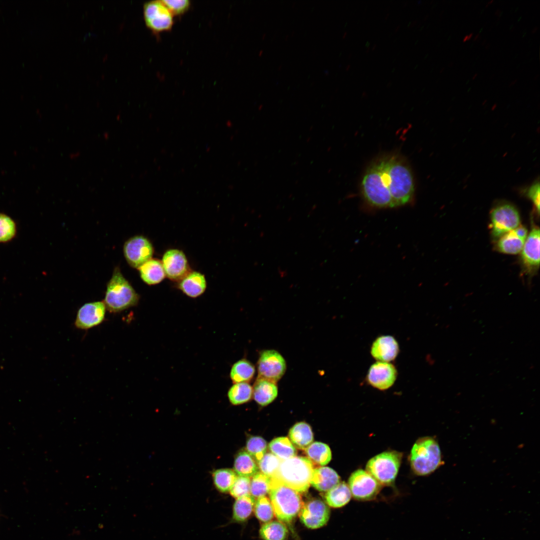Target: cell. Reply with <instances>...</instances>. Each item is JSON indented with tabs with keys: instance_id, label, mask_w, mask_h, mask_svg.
<instances>
[{
	"instance_id": "cell-1",
	"label": "cell",
	"mask_w": 540,
	"mask_h": 540,
	"mask_svg": "<svg viewBox=\"0 0 540 540\" xmlns=\"http://www.w3.org/2000/svg\"><path fill=\"white\" fill-rule=\"evenodd\" d=\"M380 160L385 184L392 200L394 207L409 203L414 192V184L410 168L396 156Z\"/></svg>"
},
{
	"instance_id": "cell-2",
	"label": "cell",
	"mask_w": 540,
	"mask_h": 540,
	"mask_svg": "<svg viewBox=\"0 0 540 540\" xmlns=\"http://www.w3.org/2000/svg\"><path fill=\"white\" fill-rule=\"evenodd\" d=\"M269 494L275 516L290 526L304 504L300 492L270 478Z\"/></svg>"
},
{
	"instance_id": "cell-3",
	"label": "cell",
	"mask_w": 540,
	"mask_h": 540,
	"mask_svg": "<svg viewBox=\"0 0 540 540\" xmlns=\"http://www.w3.org/2000/svg\"><path fill=\"white\" fill-rule=\"evenodd\" d=\"M314 469L308 458L295 456L282 460L271 478L298 492H304L310 486Z\"/></svg>"
},
{
	"instance_id": "cell-4",
	"label": "cell",
	"mask_w": 540,
	"mask_h": 540,
	"mask_svg": "<svg viewBox=\"0 0 540 540\" xmlns=\"http://www.w3.org/2000/svg\"><path fill=\"white\" fill-rule=\"evenodd\" d=\"M140 296L124 276L118 267L114 268L108 281L104 302L110 312L117 313L136 306Z\"/></svg>"
},
{
	"instance_id": "cell-5",
	"label": "cell",
	"mask_w": 540,
	"mask_h": 540,
	"mask_svg": "<svg viewBox=\"0 0 540 540\" xmlns=\"http://www.w3.org/2000/svg\"><path fill=\"white\" fill-rule=\"evenodd\" d=\"M410 462L412 471L418 476H426L434 472L442 464L437 441L430 436L418 438L411 450Z\"/></svg>"
},
{
	"instance_id": "cell-6",
	"label": "cell",
	"mask_w": 540,
	"mask_h": 540,
	"mask_svg": "<svg viewBox=\"0 0 540 540\" xmlns=\"http://www.w3.org/2000/svg\"><path fill=\"white\" fill-rule=\"evenodd\" d=\"M365 201L376 208H394L392 198L384 181L380 160L366 170L361 184Z\"/></svg>"
},
{
	"instance_id": "cell-7",
	"label": "cell",
	"mask_w": 540,
	"mask_h": 540,
	"mask_svg": "<svg viewBox=\"0 0 540 540\" xmlns=\"http://www.w3.org/2000/svg\"><path fill=\"white\" fill-rule=\"evenodd\" d=\"M402 454L396 451H386L371 458L366 469L381 485H392L397 476L400 466Z\"/></svg>"
},
{
	"instance_id": "cell-8",
	"label": "cell",
	"mask_w": 540,
	"mask_h": 540,
	"mask_svg": "<svg viewBox=\"0 0 540 540\" xmlns=\"http://www.w3.org/2000/svg\"><path fill=\"white\" fill-rule=\"evenodd\" d=\"M490 221L492 235L497 238L520 225L518 210L509 204H500L494 208L490 212Z\"/></svg>"
},
{
	"instance_id": "cell-9",
	"label": "cell",
	"mask_w": 540,
	"mask_h": 540,
	"mask_svg": "<svg viewBox=\"0 0 540 540\" xmlns=\"http://www.w3.org/2000/svg\"><path fill=\"white\" fill-rule=\"evenodd\" d=\"M381 486L369 472L362 469L354 472L348 480L352 496L358 500L374 498L380 492Z\"/></svg>"
},
{
	"instance_id": "cell-10",
	"label": "cell",
	"mask_w": 540,
	"mask_h": 540,
	"mask_svg": "<svg viewBox=\"0 0 540 540\" xmlns=\"http://www.w3.org/2000/svg\"><path fill=\"white\" fill-rule=\"evenodd\" d=\"M143 14L146 25L154 32L168 30L173 26V16L160 0L145 2Z\"/></svg>"
},
{
	"instance_id": "cell-11",
	"label": "cell",
	"mask_w": 540,
	"mask_h": 540,
	"mask_svg": "<svg viewBox=\"0 0 540 540\" xmlns=\"http://www.w3.org/2000/svg\"><path fill=\"white\" fill-rule=\"evenodd\" d=\"M258 376L276 382L284 375L286 364L282 356L274 350L262 351L257 363Z\"/></svg>"
},
{
	"instance_id": "cell-12",
	"label": "cell",
	"mask_w": 540,
	"mask_h": 540,
	"mask_svg": "<svg viewBox=\"0 0 540 540\" xmlns=\"http://www.w3.org/2000/svg\"><path fill=\"white\" fill-rule=\"evenodd\" d=\"M154 248L150 242L142 236L130 238L124 245V254L128 264L138 268L152 258Z\"/></svg>"
},
{
	"instance_id": "cell-13",
	"label": "cell",
	"mask_w": 540,
	"mask_h": 540,
	"mask_svg": "<svg viewBox=\"0 0 540 540\" xmlns=\"http://www.w3.org/2000/svg\"><path fill=\"white\" fill-rule=\"evenodd\" d=\"M298 515L306 527L316 529L328 522L330 517V509L322 500L314 498L304 504Z\"/></svg>"
},
{
	"instance_id": "cell-14",
	"label": "cell",
	"mask_w": 540,
	"mask_h": 540,
	"mask_svg": "<svg viewBox=\"0 0 540 540\" xmlns=\"http://www.w3.org/2000/svg\"><path fill=\"white\" fill-rule=\"evenodd\" d=\"M106 310L104 302L102 301L83 304L77 312L75 326L86 330L100 324L104 320Z\"/></svg>"
},
{
	"instance_id": "cell-15",
	"label": "cell",
	"mask_w": 540,
	"mask_h": 540,
	"mask_svg": "<svg viewBox=\"0 0 540 540\" xmlns=\"http://www.w3.org/2000/svg\"><path fill=\"white\" fill-rule=\"evenodd\" d=\"M396 377L397 370L393 364L378 361L370 366L366 378L370 384L383 390L390 388Z\"/></svg>"
},
{
	"instance_id": "cell-16",
	"label": "cell",
	"mask_w": 540,
	"mask_h": 540,
	"mask_svg": "<svg viewBox=\"0 0 540 540\" xmlns=\"http://www.w3.org/2000/svg\"><path fill=\"white\" fill-rule=\"evenodd\" d=\"M162 263L165 274L172 280H180L188 273L186 258L180 250L170 249L166 251Z\"/></svg>"
},
{
	"instance_id": "cell-17",
	"label": "cell",
	"mask_w": 540,
	"mask_h": 540,
	"mask_svg": "<svg viewBox=\"0 0 540 540\" xmlns=\"http://www.w3.org/2000/svg\"><path fill=\"white\" fill-rule=\"evenodd\" d=\"M540 229L534 227L524 242L522 252V260L528 272L536 271L540 266Z\"/></svg>"
},
{
	"instance_id": "cell-18",
	"label": "cell",
	"mask_w": 540,
	"mask_h": 540,
	"mask_svg": "<svg viewBox=\"0 0 540 540\" xmlns=\"http://www.w3.org/2000/svg\"><path fill=\"white\" fill-rule=\"evenodd\" d=\"M399 352V346L396 340L391 336H382L373 342L370 353L378 362H388L394 360Z\"/></svg>"
},
{
	"instance_id": "cell-19",
	"label": "cell",
	"mask_w": 540,
	"mask_h": 540,
	"mask_svg": "<svg viewBox=\"0 0 540 540\" xmlns=\"http://www.w3.org/2000/svg\"><path fill=\"white\" fill-rule=\"evenodd\" d=\"M340 482V478L332 468L322 466L314 468L310 484L320 492H327Z\"/></svg>"
},
{
	"instance_id": "cell-20",
	"label": "cell",
	"mask_w": 540,
	"mask_h": 540,
	"mask_svg": "<svg viewBox=\"0 0 540 540\" xmlns=\"http://www.w3.org/2000/svg\"><path fill=\"white\" fill-rule=\"evenodd\" d=\"M252 391L254 400L262 406L270 404L278 394L276 382L259 377L254 384Z\"/></svg>"
},
{
	"instance_id": "cell-21",
	"label": "cell",
	"mask_w": 540,
	"mask_h": 540,
	"mask_svg": "<svg viewBox=\"0 0 540 540\" xmlns=\"http://www.w3.org/2000/svg\"><path fill=\"white\" fill-rule=\"evenodd\" d=\"M178 288L186 296L196 298L205 291L206 280L204 276L198 272H188L180 280Z\"/></svg>"
},
{
	"instance_id": "cell-22",
	"label": "cell",
	"mask_w": 540,
	"mask_h": 540,
	"mask_svg": "<svg viewBox=\"0 0 540 540\" xmlns=\"http://www.w3.org/2000/svg\"><path fill=\"white\" fill-rule=\"evenodd\" d=\"M138 269L142 280L149 285L160 283L166 276L162 262L156 259L150 258Z\"/></svg>"
},
{
	"instance_id": "cell-23",
	"label": "cell",
	"mask_w": 540,
	"mask_h": 540,
	"mask_svg": "<svg viewBox=\"0 0 540 540\" xmlns=\"http://www.w3.org/2000/svg\"><path fill=\"white\" fill-rule=\"evenodd\" d=\"M290 440L294 446L305 450L313 442L314 435L309 424L304 422L296 424L288 433Z\"/></svg>"
},
{
	"instance_id": "cell-24",
	"label": "cell",
	"mask_w": 540,
	"mask_h": 540,
	"mask_svg": "<svg viewBox=\"0 0 540 540\" xmlns=\"http://www.w3.org/2000/svg\"><path fill=\"white\" fill-rule=\"evenodd\" d=\"M526 240L520 236L514 229L499 238L496 248L504 254H518L521 252Z\"/></svg>"
},
{
	"instance_id": "cell-25",
	"label": "cell",
	"mask_w": 540,
	"mask_h": 540,
	"mask_svg": "<svg viewBox=\"0 0 540 540\" xmlns=\"http://www.w3.org/2000/svg\"><path fill=\"white\" fill-rule=\"evenodd\" d=\"M352 497L350 490L344 482H340L327 491L324 495L326 504L334 508L342 507L346 504Z\"/></svg>"
},
{
	"instance_id": "cell-26",
	"label": "cell",
	"mask_w": 540,
	"mask_h": 540,
	"mask_svg": "<svg viewBox=\"0 0 540 540\" xmlns=\"http://www.w3.org/2000/svg\"><path fill=\"white\" fill-rule=\"evenodd\" d=\"M234 471L239 476H253L258 472L259 468L255 460L246 451L239 452L234 461Z\"/></svg>"
},
{
	"instance_id": "cell-27",
	"label": "cell",
	"mask_w": 540,
	"mask_h": 540,
	"mask_svg": "<svg viewBox=\"0 0 540 540\" xmlns=\"http://www.w3.org/2000/svg\"><path fill=\"white\" fill-rule=\"evenodd\" d=\"M255 498L251 494L236 498L232 506V520L236 522L247 520L254 511Z\"/></svg>"
},
{
	"instance_id": "cell-28",
	"label": "cell",
	"mask_w": 540,
	"mask_h": 540,
	"mask_svg": "<svg viewBox=\"0 0 540 540\" xmlns=\"http://www.w3.org/2000/svg\"><path fill=\"white\" fill-rule=\"evenodd\" d=\"M254 366L248 360L243 358L235 362L232 366L230 376L233 382H248L255 374Z\"/></svg>"
},
{
	"instance_id": "cell-29",
	"label": "cell",
	"mask_w": 540,
	"mask_h": 540,
	"mask_svg": "<svg viewBox=\"0 0 540 540\" xmlns=\"http://www.w3.org/2000/svg\"><path fill=\"white\" fill-rule=\"evenodd\" d=\"M304 450L308 458L312 464L324 466L332 459L330 447L323 442H312Z\"/></svg>"
},
{
	"instance_id": "cell-30",
	"label": "cell",
	"mask_w": 540,
	"mask_h": 540,
	"mask_svg": "<svg viewBox=\"0 0 540 540\" xmlns=\"http://www.w3.org/2000/svg\"><path fill=\"white\" fill-rule=\"evenodd\" d=\"M272 454L280 460H286L296 456L297 450L289 438L278 437L272 440L268 444Z\"/></svg>"
},
{
	"instance_id": "cell-31",
	"label": "cell",
	"mask_w": 540,
	"mask_h": 540,
	"mask_svg": "<svg viewBox=\"0 0 540 540\" xmlns=\"http://www.w3.org/2000/svg\"><path fill=\"white\" fill-rule=\"evenodd\" d=\"M288 533L286 526L280 521L266 522L260 530V536L263 540H286Z\"/></svg>"
},
{
	"instance_id": "cell-32",
	"label": "cell",
	"mask_w": 540,
	"mask_h": 540,
	"mask_svg": "<svg viewBox=\"0 0 540 540\" xmlns=\"http://www.w3.org/2000/svg\"><path fill=\"white\" fill-rule=\"evenodd\" d=\"M252 392V387L248 382L235 383L228 391V398L232 404H241L251 399Z\"/></svg>"
},
{
	"instance_id": "cell-33",
	"label": "cell",
	"mask_w": 540,
	"mask_h": 540,
	"mask_svg": "<svg viewBox=\"0 0 540 540\" xmlns=\"http://www.w3.org/2000/svg\"><path fill=\"white\" fill-rule=\"evenodd\" d=\"M236 474L230 468H220L212 473V478L216 488L222 493L230 491L236 478Z\"/></svg>"
},
{
	"instance_id": "cell-34",
	"label": "cell",
	"mask_w": 540,
	"mask_h": 540,
	"mask_svg": "<svg viewBox=\"0 0 540 540\" xmlns=\"http://www.w3.org/2000/svg\"><path fill=\"white\" fill-rule=\"evenodd\" d=\"M270 478L258 472L250 480V494L254 498L266 496L270 490Z\"/></svg>"
},
{
	"instance_id": "cell-35",
	"label": "cell",
	"mask_w": 540,
	"mask_h": 540,
	"mask_svg": "<svg viewBox=\"0 0 540 540\" xmlns=\"http://www.w3.org/2000/svg\"><path fill=\"white\" fill-rule=\"evenodd\" d=\"M254 511L256 518L265 523L271 521L275 516L270 500L266 496L257 498Z\"/></svg>"
},
{
	"instance_id": "cell-36",
	"label": "cell",
	"mask_w": 540,
	"mask_h": 540,
	"mask_svg": "<svg viewBox=\"0 0 540 540\" xmlns=\"http://www.w3.org/2000/svg\"><path fill=\"white\" fill-rule=\"evenodd\" d=\"M15 222L8 216L0 213V242H6L12 240L16 234Z\"/></svg>"
},
{
	"instance_id": "cell-37",
	"label": "cell",
	"mask_w": 540,
	"mask_h": 540,
	"mask_svg": "<svg viewBox=\"0 0 540 540\" xmlns=\"http://www.w3.org/2000/svg\"><path fill=\"white\" fill-rule=\"evenodd\" d=\"M267 448L266 441L260 436H251L246 442V452L257 461L260 460L266 454Z\"/></svg>"
},
{
	"instance_id": "cell-38",
	"label": "cell",
	"mask_w": 540,
	"mask_h": 540,
	"mask_svg": "<svg viewBox=\"0 0 540 540\" xmlns=\"http://www.w3.org/2000/svg\"><path fill=\"white\" fill-rule=\"evenodd\" d=\"M282 462L272 453H266L262 458L258 461V466L261 472L271 478L277 470Z\"/></svg>"
},
{
	"instance_id": "cell-39",
	"label": "cell",
	"mask_w": 540,
	"mask_h": 540,
	"mask_svg": "<svg viewBox=\"0 0 540 540\" xmlns=\"http://www.w3.org/2000/svg\"><path fill=\"white\" fill-rule=\"evenodd\" d=\"M250 478L249 477L238 476L229 492L230 495L238 498L250 494Z\"/></svg>"
},
{
	"instance_id": "cell-40",
	"label": "cell",
	"mask_w": 540,
	"mask_h": 540,
	"mask_svg": "<svg viewBox=\"0 0 540 540\" xmlns=\"http://www.w3.org/2000/svg\"><path fill=\"white\" fill-rule=\"evenodd\" d=\"M160 1L173 16L183 14L188 10L190 6V2L189 0H161Z\"/></svg>"
},
{
	"instance_id": "cell-41",
	"label": "cell",
	"mask_w": 540,
	"mask_h": 540,
	"mask_svg": "<svg viewBox=\"0 0 540 540\" xmlns=\"http://www.w3.org/2000/svg\"><path fill=\"white\" fill-rule=\"evenodd\" d=\"M540 183L536 182L526 190V196L532 202L538 213L540 212Z\"/></svg>"
},
{
	"instance_id": "cell-42",
	"label": "cell",
	"mask_w": 540,
	"mask_h": 540,
	"mask_svg": "<svg viewBox=\"0 0 540 540\" xmlns=\"http://www.w3.org/2000/svg\"><path fill=\"white\" fill-rule=\"evenodd\" d=\"M473 36H474V34L472 32H470V33L464 36V38H463V39H462V42H466L468 41H469L472 38Z\"/></svg>"
},
{
	"instance_id": "cell-43",
	"label": "cell",
	"mask_w": 540,
	"mask_h": 540,
	"mask_svg": "<svg viewBox=\"0 0 540 540\" xmlns=\"http://www.w3.org/2000/svg\"><path fill=\"white\" fill-rule=\"evenodd\" d=\"M480 39V34L479 33L477 34L473 38V40L474 42H477V41L479 40Z\"/></svg>"
},
{
	"instance_id": "cell-44",
	"label": "cell",
	"mask_w": 540,
	"mask_h": 540,
	"mask_svg": "<svg viewBox=\"0 0 540 540\" xmlns=\"http://www.w3.org/2000/svg\"><path fill=\"white\" fill-rule=\"evenodd\" d=\"M518 81V79H514V80H512V81H511L510 82V84H508V86L511 87V86H514V84H516L517 83Z\"/></svg>"
},
{
	"instance_id": "cell-45",
	"label": "cell",
	"mask_w": 540,
	"mask_h": 540,
	"mask_svg": "<svg viewBox=\"0 0 540 540\" xmlns=\"http://www.w3.org/2000/svg\"><path fill=\"white\" fill-rule=\"evenodd\" d=\"M502 14V11L498 9L497 10L494 12L495 16L498 18H500Z\"/></svg>"
},
{
	"instance_id": "cell-46",
	"label": "cell",
	"mask_w": 540,
	"mask_h": 540,
	"mask_svg": "<svg viewBox=\"0 0 540 540\" xmlns=\"http://www.w3.org/2000/svg\"><path fill=\"white\" fill-rule=\"evenodd\" d=\"M538 26H534L532 29L531 32H532V34H535L536 33L538 32Z\"/></svg>"
},
{
	"instance_id": "cell-47",
	"label": "cell",
	"mask_w": 540,
	"mask_h": 540,
	"mask_svg": "<svg viewBox=\"0 0 540 540\" xmlns=\"http://www.w3.org/2000/svg\"><path fill=\"white\" fill-rule=\"evenodd\" d=\"M494 2V0H489V1H488V2H486V4L485 7H486V8H488V6H490L492 5V4H493V3Z\"/></svg>"
},
{
	"instance_id": "cell-48",
	"label": "cell",
	"mask_w": 540,
	"mask_h": 540,
	"mask_svg": "<svg viewBox=\"0 0 540 540\" xmlns=\"http://www.w3.org/2000/svg\"><path fill=\"white\" fill-rule=\"evenodd\" d=\"M477 76H478V74L477 73L474 74L473 75V76H472V80H474L477 78Z\"/></svg>"
},
{
	"instance_id": "cell-49",
	"label": "cell",
	"mask_w": 540,
	"mask_h": 540,
	"mask_svg": "<svg viewBox=\"0 0 540 540\" xmlns=\"http://www.w3.org/2000/svg\"><path fill=\"white\" fill-rule=\"evenodd\" d=\"M490 43L486 44V46H485V48H486V49H488L490 48Z\"/></svg>"
},
{
	"instance_id": "cell-50",
	"label": "cell",
	"mask_w": 540,
	"mask_h": 540,
	"mask_svg": "<svg viewBox=\"0 0 540 540\" xmlns=\"http://www.w3.org/2000/svg\"><path fill=\"white\" fill-rule=\"evenodd\" d=\"M538 77H539V74H536L534 77V80H537L538 78Z\"/></svg>"
},
{
	"instance_id": "cell-51",
	"label": "cell",
	"mask_w": 540,
	"mask_h": 540,
	"mask_svg": "<svg viewBox=\"0 0 540 540\" xmlns=\"http://www.w3.org/2000/svg\"><path fill=\"white\" fill-rule=\"evenodd\" d=\"M262 52H263V50H260V51L259 52H258V55H259V56H261V55H262Z\"/></svg>"
},
{
	"instance_id": "cell-52",
	"label": "cell",
	"mask_w": 540,
	"mask_h": 540,
	"mask_svg": "<svg viewBox=\"0 0 540 540\" xmlns=\"http://www.w3.org/2000/svg\"><path fill=\"white\" fill-rule=\"evenodd\" d=\"M486 40H483V41L482 42V44H486Z\"/></svg>"
},
{
	"instance_id": "cell-53",
	"label": "cell",
	"mask_w": 540,
	"mask_h": 540,
	"mask_svg": "<svg viewBox=\"0 0 540 540\" xmlns=\"http://www.w3.org/2000/svg\"><path fill=\"white\" fill-rule=\"evenodd\" d=\"M449 64H448V66H450V67H451V66H453V62H450Z\"/></svg>"
},
{
	"instance_id": "cell-54",
	"label": "cell",
	"mask_w": 540,
	"mask_h": 540,
	"mask_svg": "<svg viewBox=\"0 0 540 540\" xmlns=\"http://www.w3.org/2000/svg\"><path fill=\"white\" fill-rule=\"evenodd\" d=\"M444 70V68H442V70H440V73H442V72H443V71Z\"/></svg>"
},
{
	"instance_id": "cell-55",
	"label": "cell",
	"mask_w": 540,
	"mask_h": 540,
	"mask_svg": "<svg viewBox=\"0 0 540 540\" xmlns=\"http://www.w3.org/2000/svg\"><path fill=\"white\" fill-rule=\"evenodd\" d=\"M265 36H266V34H264L262 35V38H265Z\"/></svg>"
},
{
	"instance_id": "cell-56",
	"label": "cell",
	"mask_w": 540,
	"mask_h": 540,
	"mask_svg": "<svg viewBox=\"0 0 540 540\" xmlns=\"http://www.w3.org/2000/svg\"><path fill=\"white\" fill-rule=\"evenodd\" d=\"M350 65H348V66H347V67H346V69H347V70H348V69H349V68H350Z\"/></svg>"
}]
</instances>
